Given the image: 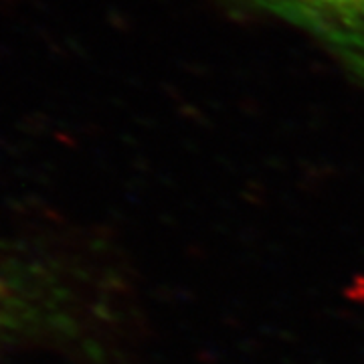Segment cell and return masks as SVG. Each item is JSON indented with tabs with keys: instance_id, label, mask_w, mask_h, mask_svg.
I'll use <instances>...</instances> for the list:
<instances>
[{
	"instance_id": "1",
	"label": "cell",
	"mask_w": 364,
	"mask_h": 364,
	"mask_svg": "<svg viewBox=\"0 0 364 364\" xmlns=\"http://www.w3.org/2000/svg\"><path fill=\"white\" fill-rule=\"evenodd\" d=\"M312 33L364 75V0H253Z\"/></svg>"
}]
</instances>
